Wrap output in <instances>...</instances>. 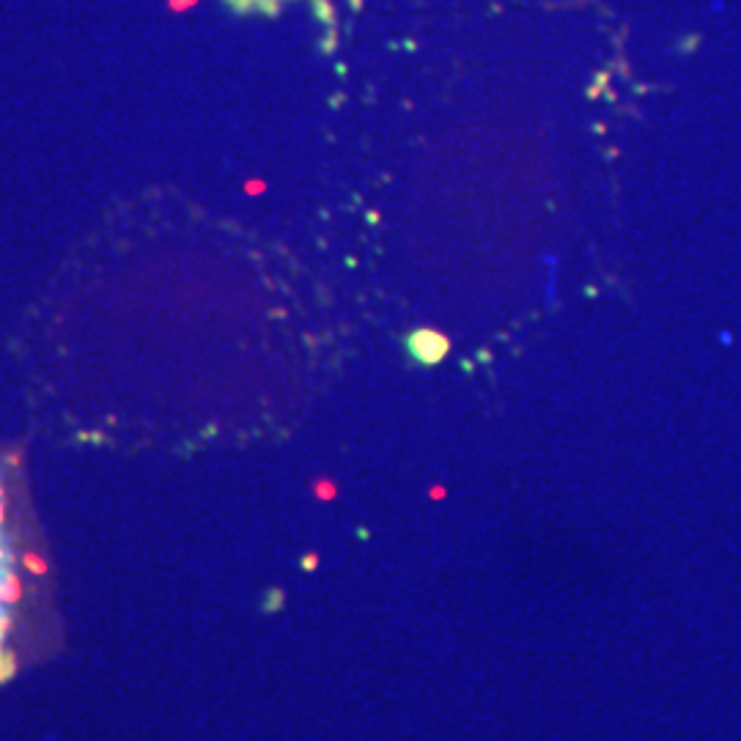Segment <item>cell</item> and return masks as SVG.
<instances>
[{
  "label": "cell",
  "mask_w": 741,
  "mask_h": 741,
  "mask_svg": "<svg viewBox=\"0 0 741 741\" xmlns=\"http://www.w3.org/2000/svg\"><path fill=\"white\" fill-rule=\"evenodd\" d=\"M448 338L434 330H415V333L407 338V352L409 357L420 363V366H437L442 357L448 355Z\"/></svg>",
  "instance_id": "obj_1"
}]
</instances>
